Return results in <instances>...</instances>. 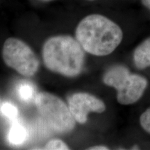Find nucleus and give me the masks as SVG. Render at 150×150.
<instances>
[{
    "instance_id": "nucleus-11",
    "label": "nucleus",
    "mask_w": 150,
    "mask_h": 150,
    "mask_svg": "<svg viewBox=\"0 0 150 150\" xmlns=\"http://www.w3.org/2000/svg\"><path fill=\"white\" fill-rule=\"evenodd\" d=\"M45 149L48 150H63L69 149V147L65 142L59 139H54L50 140L46 144Z\"/></svg>"
},
{
    "instance_id": "nucleus-17",
    "label": "nucleus",
    "mask_w": 150,
    "mask_h": 150,
    "mask_svg": "<svg viewBox=\"0 0 150 150\" xmlns=\"http://www.w3.org/2000/svg\"><path fill=\"white\" fill-rule=\"evenodd\" d=\"M43 1H50V0H43Z\"/></svg>"
},
{
    "instance_id": "nucleus-13",
    "label": "nucleus",
    "mask_w": 150,
    "mask_h": 150,
    "mask_svg": "<svg viewBox=\"0 0 150 150\" xmlns=\"http://www.w3.org/2000/svg\"><path fill=\"white\" fill-rule=\"evenodd\" d=\"M90 150H108V148L106 146L104 145H97V146H94V147H91L88 148Z\"/></svg>"
},
{
    "instance_id": "nucleus-8",
    "label": "nucleus",
    "mask_w": 150,
    "mask_h": 150,
    "mask_svg": "<svg viewBox=\"0 0 150 150\" xmlns=\"http://www.w3.org/2000/svg\"><path fill=\"white\" fill-rule=\"evenodd\" d=\"M29 135L26 127L18 122H15L9 130L8 140L13 145H21L27 141Z\"/></svg>"
},
{
    "instance_id": "nucleus-7",
    "label": "nucleus",
    "mask_w": 150,
    "mask_h": 150,
    "mask_svg": "<svg viewBox=\"0 0 150 150\" xmlns=\"http://www.w3.org/2000/svg\"><path fill=\"white\" fill-rule=\"evenodd\" d=\"M134 65L139 70L150 67V37L143 40L134 52Z\"/></svg>"
},
{
    "instance_id": "nucleus-15",
    "label": "nucleus",
    "mask_w": 150,
    "mask_h": 150,
    "mask_svg": "<svg viewBox=\"0 0 150 150\" xmlns=\"http://www.w3.org/2000/svg\"><path fill=\"white\" fill-rule=\"evenodd\" d=\"M131 149H139V147H138V145H135L132 148H131Z\"/></svg>"
},
{
    "instance_id": "nucleus-1",
    "label": "nucleus",
    "mask_w": 150,
    "mask_h": 150,
    "mask_svg": "<svg viewBox=\"0 0 150 150\" xmlns=\"http://www.w3.org/2000/svg\"><path fill=\"white\" fill-rule=\"evenodd\" d=\"M75 35L85 52L97 56L109 55L123 39L119 25L100 14H91L82 19Z\"/></svg>"
},
{
    "instance_id": "nucleus-10",
    "label": "nucleus",
    "mask_w": 150,
    "mask_h": 150,
    "mask_svg": "<svg viewBox=\"0 0 150 150\" xmlns=\"http://www.w3.org/2000/svg\"><path fill=\"white\" fill-rule=\"evenodd\" d=\"M1 111L4 115L11 120H15L18 115V108L11 102H4L1 105Z\"/></svg>"
},
{
    "instance_id": "nucleus-2",
    "label": "nucleus",
    "mask_w": 150,
    "mask_h": 150,
    "mask_svg": "<svg viewBox=\"0 0 150 150\" xmlns=\"http://www.w3.org/2000/svg\"><path fill=\"white\" fill-rule=\"evenodd\" d=\"M42 57L50 71L67 77H75L83 71L86 55L77 40L70 35H56L44 44Z\"/></svg>"
},
{
    "instance_id": "nucleus-9",
    "label": "nucleus",
    "mask_w": 150,
    "mask_h": 150,
    "mask_svg": "<svg viewBox=\"0 0 150 150\" xmlns=\"http://www.w3.org/2000/svg\"><path fill=\"white\" fill-rule=\"evenodd\" d=\"M18 95L22 102H30L34 97V87L29 82H22L18 87Z\"/></svg>"
},
{
    "instance_id": "nucleus-3",
    "label": "nucleus",
    "mask_w": 150,
    "mask_h": 150,
    "mask_svg": "<svg viewBox=\"0 0 150 150\" xmlns=\"http://www.w3.org/2000/svg\"><path fill=\"white\" fill-rule=\"evenodd\" d=\"M103 82L117 91V100L122 105H130L139 101L148 86L147 79L131 73L122 65L110 67L103 76Z\"/></svg>"
},
{
    "instance_id": "nucleus-12",
    "label": "nucleus",
    "mask_w": 150,
    "mask_h": 150,
    "mask_svg": "<svg viewBox=\"0 0 150 150\" xmlns=\"http://www.w3.org/2000/svg\"><path fill=\"white\" fill-rule=\"evenodd\" d=\"M140 124L144 131L150 134V107L146 109L140 115Z\"/></svg>"
},
{
    "instance_id": "nucleus-14",
    "label": "nucleus",
    "mask_w": 150,
    "mask_h": 150,
    "mask_svg": "<svg viewBox=\"0 0 150 150\" xmlns=\"http://www.w3.org/2000/svg\"><path fill=\"white\" fill-rule=\"evenodd\" d=\"M141 2L143 6L150 11V0H141Z\"/></svg>"
},
{
    "instance_id": "nucleus-16",
    "label": "nucleus",
    "mask_w": 150,
    "mask_h": 150,
    "mask_svg": "<svg viewBox=\"0 0 150 150\" xmlns=\"http://www.w3.org/2000/svg\"><path fill=\"white\" fill-rule=\"evenodd\" d=\"M87 1H95V0H87Z\"/></svg>"
},
{
    "instance_id": "nucleus-4",
    "label": "nucleus",
    "mask_w": 150,
    "mask_h": 150,
    "mask_svg": "<svg viewBox=\"0 0 150 150\" xmlns=\"http://www.w3.org/2000/svg\"><path fill=\"white\" fill-rule=\"evenodd\" d=\"M35 103L42 120L52 130L65 134L74 129L76 120L68 106L59 97L42 92L37 94Z\"/></svg>"
},
{
    "instance_id": "nucleus-5",
    "label": "nucleus",
    "mask_w": 150,
    "mask_h": 150,
    "mask_svg": "<svg viewBox=\"0 0 150 150\" xmlns=\"http://www.w3.org/2000/svg\"><path fill=\"white\" fill-rule=\"evenodd\" d=\"M2 57L8 67L25 76H33L40 65L36 55L31 47L15 38H9L5 41Z\"/></svg>"
},
{
    "instance_id": "nucleus-6",
    "label": "nucleus",
    "mask_w": 150,
    "mask_h": 150,
    "mask_svg": "<svg viewBox=\"0 0 150 150\" xmlns=\"http://www.w3.org/2000/svg\"><path fill=\"white\" fill-rule=\"evenodd\" d=\"M68 107L73 117L79 124H85L91 112L102 113L106 110L104 102L87 93H77L68 97Z\"/></svg>"
}]
</instances>
